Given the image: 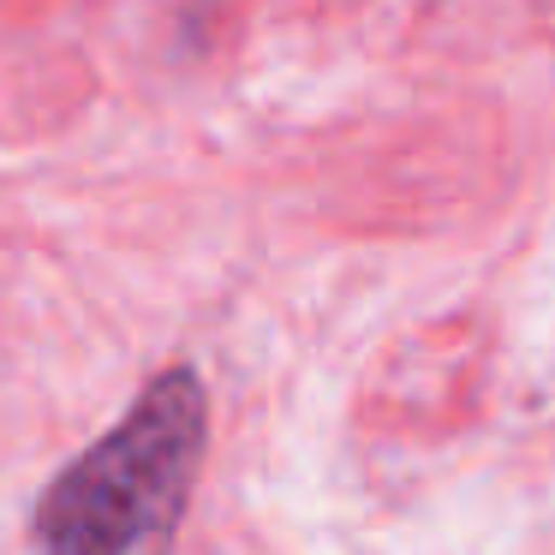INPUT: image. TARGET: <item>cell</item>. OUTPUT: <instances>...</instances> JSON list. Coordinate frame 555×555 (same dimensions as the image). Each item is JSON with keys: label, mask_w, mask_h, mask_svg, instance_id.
Listing matches in <instances>:
<instances>
[{"label": "cell", "mask_w": 555, "mask_h": 555, "mask_svg": "<svg viewBox=\"0 0 555 555\" xmlns=\"http://www.w3.org/2000/svg\"><path fill=\"white\" fill-rule=\"evenodd\" d=\"M204 460V383L162 371L37 507L42 555H173Z\"/></svg>", "instance_id": "cell-1"}]
</instances>
